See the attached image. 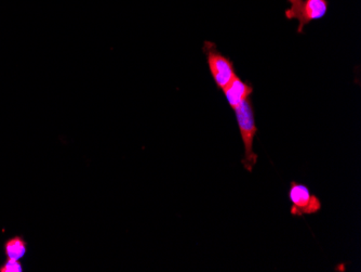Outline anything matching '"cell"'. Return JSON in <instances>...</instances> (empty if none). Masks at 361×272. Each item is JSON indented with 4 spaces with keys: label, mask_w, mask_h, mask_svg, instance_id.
Instances as JSON below:
<instances>
[{
    "label": "cell",
    "mask_w": 361,
    "mask_h": 272,
    "mask_svg": "<svg viewBox=\"0 0 361 272\" xmlns=\"http://www.w3.org/2000/svg\"><path fill=\"white\" fill-rule=\"evenodd\" d=\"M3 249L7 259L20 261L27 253V242L22 235H14L4 243Z\"/></svg>",
    "instance_id": "8992f818"
},
{
    "label": "cell",
    "mask_w": 361,
    "mask_h": 272,
    "mask_svg": "<svg viewBox=\"0 0 361 272\" xmlns=\"http://www.w3.org/2000/svg\"><path fill=\"white\" fill-rule=\"evenodd\" d=\"M225 97H226L227 102L229 107L233 110L238 107L241 102L245 99L250 98V95L253 93L252 85H249L248 83L243 82L240 77L235 76L231 84L223 89Z\"/></svg>",
    "instance_id": "5b68a950"
},
{
    "label": "cell",
    "mask_w": 361,
    "mask_h": 272,
    "mask_svg": "<svg viewBox=\"0 0 361 272\" xmlns=\"http://www.w3.org/2000/svg\"><path fill=\"white\" fill-rule=\"evenodd\" d=\"M234 111L236 113L237 124H238L243 146H245V154L241 160V164L245 170L252 172L257 162V153L253 151V140L257 134V128L255 125L252 100L250 98L245 99L238 107H235Z\"/></svg>",
    "instance_id": "6da1fadb"
},
{
    "label": "cell",
    "mask_w": 361,
    "mask_h": 272,
    "mask_svg": "<svg viewBox=\"0 0 361 272\" xmlns=\"http://www.w3.org/2000/svg\"><path fill=\"white\" fill-rule=\"evenodd\" d=\"M289 200L292 206L290 213L292 216L301 217L304 215H313L322 210V202L319 199L312 194L307 186L292 182L290 184Z\"/></svg>",
    "instance_id": "277c9868"
},
{
    "label": "cell",
    "mask_w": 361,
    "mask_h": 272,
    "mask_svg": "<svg viewBox=\"0 0 361 272\" xmlns=\"http://www.w3.org/2000/svg\"><path fill=\"white\" fill-rule=\"evenodd\" d=\"M204 52L207 56L213 81L216 83L218 88L223 90L231 84L237 75L235 72L234 64L227 57L223 56L221 52H218L216 44H213V42H204Z\"/></svg>",
    "instance_id": "3957f363"
},
{
    "label": "cell",
    "mask_w": 361,
    "mask_h": 272,
    "mask_svg": "<svg viewBox=\"0 0 361 272\" xmlns=\"http://www.w3.org/2000/svg\"><path fill=\"white\" fill-rule=\"evenodd\" d=\"M291 7L286 10L285 16L289 21H299L298 33L302 34L304 28L312 21L326 17L329 3L328 0H289Z\"/></svg>",
    "instance_id": "7a4b0ae2"
},
{
    "label": "cell",
    "mask_w": 361,
    "mask_h": 272,
    "mask_svg": "<svg viewBox=\"0 0 361 272\" xmlns=\"http://www.w3.org/2000/svg\"><path fill=\"white\" fill-rule=\"evenodd\" d=\"M23 266L18 259H7L3 265H0V272H22Z\"/></svg>",
    "instance_id": "52a82bcc"
}]
</instances>
